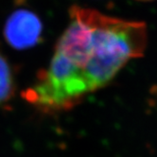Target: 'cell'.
Wrapping results in <instances>:
<instances>
[{"label": "cell", "mask_w": 157, "mask_h": 157, "mask_svg": "<svg viewBox=\"0 0 157 157\" xmlns=\"http://www.w3.org/2000/svg\"><path fill=\"white\" fill-rule=\"evenodd\" d=\"M70 22L48 68L25 91V98L44 114L72 109L90 93L107 85L148 44L145 23L73 6Z\"/></svg>", "instance_id": "6da1fadb"}, {"label": "cell", "mask_w": 157, "mask_h": 157, "mask_svg": "<svg viewBox=\"0 0 157 157\" xmlns=\"http://www.w3.org/2000/svg\"><path fill=\"white\" fill-rule=\"evenodd\" d=\"M4 33L13 48L27 49L36 46L42 39V21L29 10H18L7 20Z\"/></svg>", "instance_id": "7a4b0ae2"}, {"label": "cell", "mask_w": 157, "mask_h": 157, "mask_svg": "<svg viewBox=\"0 0 157 157\" xmlns=\"http://www.w3.org/2000/svg\"><path fill=\"white\" fill-rule=\"evenodd\" d=\"M15 90L14 77L9 62L0 53V106L12 99Z\"/></svg>", "instance_id": "3957f363"}, {"label": "cell", "mask_w": 157, "mask_h": 157, "mask_svg": "<svg viewBox=\"0 0 157 157\" xmlns=\"http://www.w3.org/2000/svg\"><path fill=\"white\" fill-rule=\"evenodd\" d=\"M137 1H152V0H137Z\"/></svg>", "instance_id": "277c9868"}]
</instances>
